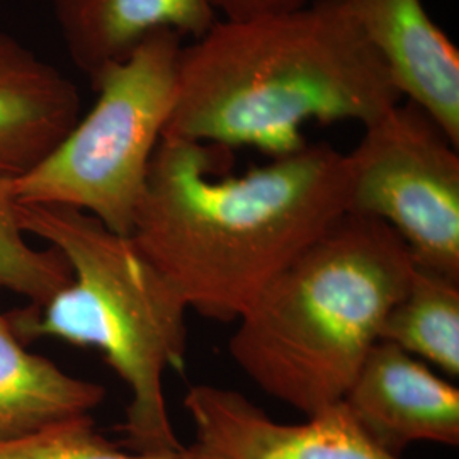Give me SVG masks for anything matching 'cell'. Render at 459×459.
Returning a JSON list of instances; mask_svg holds the SVG:
<instances>
[{
    "mask_svg": "<svg viewBox=\"0 0 459 459\" xmlns=\"http://www.w3.org/2000/svg\"><path fill=\"white\" fill-rule=\"evenodd\" d=\"M68 56L96 77L128 58L150 34L169 30L197 39L220 21L208 0H53Z\"/></svg>",
    "mask_w": 459,
    "mask_h": 459,
    "instance_id": "cell-11",
    "label": "cell"
},
{
    "mask_svg": "<svg viewBox=\"0 0 459 459\" xmlns=\"http://www.w3.org/2000/svg\"><path fill=\"white\" fill-rule=\"evenodd\" d=\"M181 34H150L128 58L91 79L96 104L47 159L14 179L22 204H60L130 237L148 167L170 119Z\"/></svg>",
    "mask_w": 459,
    "mask_h": 459,
    "instance_id": "cell-5",
    "label": "cell"
},
{
    "mask_svg": "<svg viewBox=\"0 0 459 459\" xmlns=\"http://www.w3.org/2000/svg\"><path fill=\"white\" fill-rule=\"evenodd\" d=\"M104 396L106 390L98 383L72 377L28 351L7 313L0 312V443L89 415Z\"/></svg>",
    "mask_w": 459,
    "mask_h": 459,
    "instance_id": "cell-12",
    "label": "cell"
},
{
    "mask_svg": "<svg viewBox=\"0 0 459 459\" xmlns=\"http://www.w3.org/2000/svg\"><path fill=\"white\" fill-rule=\"evenodd\" d=\"M221 21H250L279 16L307 7L313 0H208Z\"/></svg>",
    "mask_w": 459,
    "mask_h": 459,
    "instance_id": "cell-16",
    "label": "cell"
},
{
    "mask_svg": "<svg viewBox=\"0 0 459 459\" xmlns=\"http://www.w3.org/2000/svg\"><path fill=\"white\" fill-rule=\"evenodd\" d=\"M81 117L75 83L16 38L0 33V179H19Z\"/></svg>",
    "mask_w": 459,
    "mask_h": 459,
    "instance_id": "cell-10",
    "label": "cell"
},
{
    "mask_svg": "<svg viewBox=\"0 0 459 459\" xmlns=\"http://www.w3.org/2000/svg\"><path fill=\"white\" fill-rule=\"evenodd\" d=\"M379 341L459 375V281L413 265L409 286L385 318Z\"/></svg>",
    "mask_w": 459,
    "mask_h": 459,
    "instance_id": "cell-13",
    "label": "cell"
},
{
    "mask_svg": "<svg viewBox=\"0 0 459 459\" xmlns=\"http://www.w3.org/2000/svg\"><path fill=\"white\" fill-rule=\"evenodd\" d=\"M342 403L396 458L413 443L459 444L458 388L390 342L373 345Z\"/></svg>",
    "mask_w": 459,
    "mask_h": 459,
    "instance_id": "cell-8",
    "label": "cell"
},
{
    "mask_svg": "<svg viewBox=\"0 0 459 459\" xmlns=\"http://www.w3.org/2000/svg\"><path fill=\"white\" fill-rule=\"evenodd\" d=\"M72 281V271L55 248L28 244L17 216L14 179H0V290L43 305Z\"/></svg>",
    "mask_w": 459,
    "mask_h": 459,
    "instance_id": "cell-14",
    "label": "cell"
},
{
    "mask_svg": "<svg viewBox=\"0 0 459 459\" xmlns=\"http://www.w3.org/2000/svg\"><path fill=\"white\" fill-rule=\"evenodd\" d=\"M347 157V213L386 223L417 267L459 281V153L411 100L364 126Z\"/></svg>",
    "mask_w": 459,
    "mask_h": 459,
    "instance_id": "cell-6",
    "label": "cell"
},
{
    "mask_svg": "<svg viewBox=\"0 0 459 459\" xmlns=\"http://www.w3.org/2000/svg\"><path fill=\"white\" fill-rule=\"evenodd\" d=\"M184 407L206 459H400L373 443L342 402L303 424H281L238 392L196 385Z\"/></svg>",
    "mask_w": 459,
    "mask_h": 459,
    "instance_id": "cell-7",
    "label": "cell"
},
{
    "mask_svg": "<svg viewBox=\"0 0 459 459\" xmlns=\"http://www.w3.org/2000/svg\"><path fill=\"white\" fill-rule=\"evenodd\" d=\"M24 233L62 254L72 281L43 305L7 313L28 344L53 337L94 347L128 386L125 446L142 455H174L178 439L165 403L164 377L186 366L187 305L133 244L98 218L60 204L17 203Z\"/></svg>",
    "mask_w": 459,
    "mask_h": 459,
    "instance_id": "cell-4",
    "label": "cell"
},
{
    "mask_svg": "<svg viewBox=\"0 0 459 459\" xmlns=\"http://www.w3.org/2000/svg\"><path fill=\"white\" fill-rule=\"evenodd\" d=\"M218 148L160 138L130 238L189 310L235 322L347 213L349 172L345 153L316 143L223 176Z\"/></svg>",
    "mask_w": 459,
    "mask_h": 459,
    "instance_id": "cell-1",
    "label": "cell"
},
{
    "mask_svg": "<svg viewBox=\"0 0 459 459\" xmlns=\"http://www.w3.org/2000/svg\"><path fill=\"white\" fill-rule=\"evenodd\" d=\"M0 459H206L195 446L174 455L128 453L99 434L91 415H79L0 443Z\"/></svg>",
    "mask_w": 459,
    "mask_h": 459,
    "instance_id": "cell-15",
    "label": "cell"
},
{
    "mask_svg": "<svg viewBox=\"0 0 459 459\" xmlns=\"http://www.w3.org/2000/svg\"><path fill=\"white\" fill-rule=\"evenodd\" d=\"M400 100L344 0H313L288 14L218 21L184 45L164 134L278 159L308 145L310 121L368 126Z\"/></svg>",
    "mask_w": 459,
    "mask_h": 459,
    "instance_id": "cell-2",
    "label": "cell"
},
{
    "mask_svg": "<svg viewBox=\"0 0 459 459\" xmlns=\"http://www.w3.org/2000/svg\"><path fill=\"white\" fill-rule=\"evenodd\" d=\"M411 271L407 247L386 223L344 213L237 320L230 356L263 392L307 417L333 407Z\"/></svg>",
    "mask_w": 459,
    "mask_h": 459,
    "instance_id": "cell-3",
    "label": "cell"
},
{
    "mask_svg": "<svg viewBox=\"0 0 459 459\" xmlns=\"http://www.w3.org/2000/svg\"><path fill=\"white\" fill-rule=\"evenodd\" d=\"M402 98L424 109L459 148V49L422 0H344Z\"/></svg>",
    "mask_w": 459,
    "mask_h": 459,
    "instance_id": "cell-9",
    "label": "cell"
}]
</instances>
